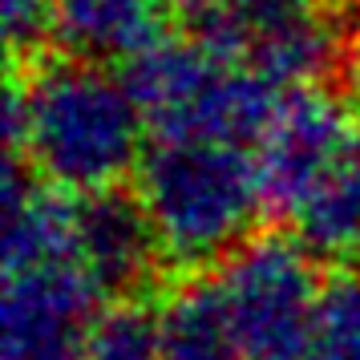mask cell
Returning <instances> with one entry per match:
<instances>
[{
	"label": "cell",
	"mask_w": 360,
	"mask_h": 360,
	"mask_svg": "<svg viewBox=\"0 0 360 360\" xmlns=\"http://www.w3.org/2000/svg\"><path fill=\"white\" fill-rule=\"evenodd\" d=\"M4 114L8 154L69 195L114 191L146 154V117L122 73L65 49L25 61Z\"/></svg>",
	"instance_id": "1"
},
{
	"label": "cell",
	"mask_w": 360,
	"mask_h": 360,
	"mask_svg": "<svg viewBox=\"0 0 360 360\" xmlns=\"http://www.w3.org/2000/svg\"><path fill=\"white\" fill-rule=\"evenodd\" d=\"M134 195L150 214L162 259L179 271L227 259L267 214L255 150L207 138L150 142L134 174Z\"/></svg>",
	"instance_id": "2"
},
{
	"label": "cell",
	"mask_w": 360,
	"mask_h": 360,
	"mask_svg": "<svg viewBox=\"0 0 360 360\" xmlns=\"http://www.w3.org/2000/svg\"><path fill=\"white\" fill-rule=\"evenodd\" d=\"M117 73L146 117L150 142L207 138L255 146L288 94L247 57L219 53L191 33L154 41Z\"/></svg>",
	"instance_id": "3"
},
{
	"label": "cell",
	"mask_w": 360,
	"mask_h": 360,
	"mask_svg": "<svg viewBox=\"0 0 360 360\" xmlns=\"http://www.w3.org/2000/svg\"><path fill=\"white\" fill-rule=\"evenodd\" d=\"M231 336L243 360H300L308 348L316 304L324 292L320 259L300 235L255 231L214 263Z\"/></svg>",
	"instance_id": "4"
},
{
	"label": "cell",
	"mask_w": 360,
	"mask_h": 360,
	"mask_svg": "<svg viewBox=\"0 0 360 360\" xmlns=\"http://www.w3.org/2000/svg\"><path fill=\"white\" fill-rule=\"evenodd\" d=\"M360 117L352 101L328 82L288 89L276 117L255 142V170L267 214L295 219L311 191L336 166Z\"/></svg>",
	"instance_id": "5"
},
{
	"label": "cell",
	"mask_w": 360,
	"mask_h": 360,
	"mask_svg": "<svg viewBox=\"0 0 360 360\" xmlns=\"http://www.w3.org/2000/svg\"><path fill=\"white\" fill-rule=\"evenodd\" d=\"M105 304L110 300L73 259L4 271L0 360H85Z\"/></svg>",
	"instance_id": "6"
},
{
	"label": "cell",
	"mask_w": 360,
	"mask_h": 360,
	"mask_svg": "<svg viewBox=\"0 0 360 360\" xmlns=\"http://www.w3.org/2000/svg\"><path fill=\"white\" fill-rule=\"evenodd\" d=\"M73 255L105 300L138 295L162 267V251L142 198L122 186L77 195Z\"/></svg>",
	"instance_id": "7"
},
{
	"label": "cell",
	"mask_w": 360,
	"mask_h": 360,
	"mask_svg": "<svg viewBox=\"0 0 360 360\" xmlns=\"http://www.w3.org/2000/svg\"><path fill=\"white\" fill-rule=\"evenodd\" d=\"M174 17L170 0H53V41L73 57L110 65L170 37Z\"/></svg>",
	"instance_id": "8"
},
{
	"label": "cell",
	"mask_w": 360,
	"mask_h": 360,
	"mask_svg": "<svg viewBox=\"0 0 360 360\" xmlns=\"http://www.w3.org/2000/svg\"><path fill=\"white\" fill-rule=\"evenodd\" d=\"M292 223L316 259H348L360 251V122Z\"/></svg>",
	"instance_id": "9"
},
{
	"label": "cell",
	"mask_w": 360,
	"mask_h": 360,
	"mask_svg": "<svg viewBox=\"0 0 360 360\" xmlns=\"http://www.w3.org/2000/svg\"><path fill=\"white\" fill-rule=\"evenodd\" d=\"M162 360H243L214 279H182L162 304Z\"/></svg>",
	"instance_id": "10"
},
{
	"label": "cell",
	"mask_w": 360,
	"mask_h": 360,
	"mask_svg": "<svg viewBox=\"0 0 360 360\" xmlns=\"http://www.w3.org/2000/svg\"><path fill=\"white\" fill-rule=\"evenodd\" d=\"M316 8H324V0H195V8L186 13V33L219 53L247 57L251 41Z\"/></svg>",
	"instance_id": "11"
},
{
	"label": "cell",
	"mask_w": 360,
	"mask_h": 360,
	"mask_svg": "<svg viewBox=\"0 0 360 360\" xmlns=\"http://www.w3.org/2000/svg\"><path fill=\"white\" fill-rule=\"evenodd\" d=\"M85 360H162V308L142 295L110 300L94 320Z\"/></svg>",
	"instance_id": "12"
},
{
	"label": "cell",
	"mask_w": 360,
	"mask_h": 360,
	"mask_svg": "<svg viewBox=\"0 0 360 360\" xmlns=\"http://www.w3.org/2000/svg\"><path fill=\"white\" fill-rule=\"evenodd\" d=\"M300 360H360V271L336 267L324 276L308 348Z\"/></svg>",
	"instance_id": "13"
},
{
	"label": "cell",
	"mask_w": 360,
	"mask_h": 360,
	"mask_svg": "<svg viewBox=\"0 0 360 360\" xmlns=\"http://www.w3.org/2000/svg\"><path fill=\"white\" fill-rule=\"evenodd\" d=\"M0 20L13 61H29L41 41L53 37V0H0Z\"/></svg>",
	"instance_id": "14"
},
{
	"label": "cell",
	"mask_w": 360,
	"mask_h": 360,
	"mask_svg": "<svg viewBox=\"0 0 360 360\" xmlns=\"http://www.w3.org/2000/svg\"><path fill=\"white\" fill-rule=\"evenodd\" d=\"M344 77H348V89H352V98L360 101V29H352V41H348V57H344Z\"/></svg>",
	"instance_id": "15"
}]
</instances>
